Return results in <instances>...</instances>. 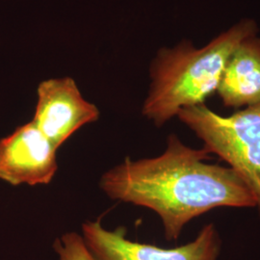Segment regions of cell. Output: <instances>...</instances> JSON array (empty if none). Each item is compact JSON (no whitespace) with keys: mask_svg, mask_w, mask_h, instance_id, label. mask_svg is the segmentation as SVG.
I'll list each match as a JSON object with an SVG mask.
<instances>
[{"mask_svg":"<svg viewBox=\"0 0 260 260\" xmlns=\"http://www.w3.org/2000/svg\"><path fill=\"white\" fill-rule=\"evenodd\" d=\"M209 155L171 134L162 154L125 158L103 174L100 187L111 200L154 211L166 239L177 240L187 223L214 208L256 207L241 177L231 168L207 163Z\"/></svg>","mask_w":260,"mask_h":260,"instance_id":"obj_1","label":"cell"},{"mask_svg":"<svg viewBox=\"0 0 260 260\" xmlns=\"http://www.w3.org/2000/svg\"><path fill=\"white\" fill-rule=\"evenodd\" d=\"M256 33L255 22L245 19L201 48L183 42L175 48L162 49L150 68L151 84L143 115L162 126L179 110L205 104L217 92L233 51L242 41Z\"/></svg>","mask_w":260,"mask_h":260,"instance_id":"obj_2","label":"cell"},{"mask_svg":"<svg viewBox=\"0 0 260 260\" xmlns=\"http://www.w3.org/2000/svg\"><path fill=\"white\" fill-rule=\"evenodd\" d=\"M178 119L241 177L254 196L260 215V103L221 116L205 104L186 107Z\"/></svg>","mask_w":260,"mask_h":260,"instance_id":"obj_3","label":"cell"},{"mask_svg":"<svg viewBox=\"0 0 260 260\" xmlns=\"http://www.w3.org/2000/svg\"><path fill=\"white\" fill-rule=\"evenodd\" d=\"M125 229L103 228L101 219L82 224V238L93 260H218L222 241L214 225H205L194 241L164 249L132 241L125 237Z\"/></svg>","mask_w":260,"mask_h":260,"instance_id":"obj_4","label":"cell"},{"mask_svg":"<svg viewBox=\"0 0 260 260\" xmlns=\"http://www.w3.org/2000/svg\"><path fill=\"white\" fill-rule=\"evenodd\" d=\"M99 118L98 107L84 99L73 78H51L39 85L32 121L55 149Z\"/></svg>","mask_w":260,"mask_h":260,"instance_id":"obj_5","label":"cell"},{"mask_svg":"<svg viewBox=\"0 0 260 260\" xmlns=\"http://www.w3.org/2000/svg\"><path fill=\"white\" fill-rule=\"evenodd\" d=\"M57 150L33 121L0 140V179L11 185H45L55 176Z\"/></svg>","mask_w":260,"mask_h":260,"instance_id":"obj_6","label":"cell"},{"mask_svg":"<svg viewBox=\"0 0 260 260\" xmlns=\"http://www.w3.org/2000/svg\"><path fill=\"white\" fill-rule=\"evenodd\" d=\"M217 93L225 107L240 108L260 103V38H246L233 51Z\"/></svg>","mask_w":260,"mask_h":260,"instance_id":"obj_7","label":"cell"},{"mask_svg":"<svg viewBox=\"0 0 260 260\" xmlns=\"http://www.w3.org/2000/svg\"><path fill=\"white\" fill-rule=\"evenodd\" d=\"M59 260H93L81 235L76 233L63 234L53 245Z\"/></svg>","mask_w":260,"mask_h":260,"instance_id":"obj_8","label":"cell"}]
</instances>
